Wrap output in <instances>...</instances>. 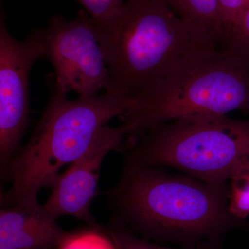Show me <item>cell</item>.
Wrapping results in <instances>:
<instances>
[{"label":"cell","mask_w":249,"mask_h":249,"mask_svg":"<svg viewBox=\"0 0 249 249\" xmlns=\"http://www.w3.org/2000/svg\"><path fill=\"white\" fill-rule=\"evenodd\" d=\"M229 188L160 168L124 166L107 191L113 217L135 235L181 247L223 242L243 220L229 209Z\"/></svg>","instance_id":"6da1fadb"},{"label":"cell","mask_w":249,"mask_h":249,"mask_svg":"<svg viewBox=\"0 0 249 249\" xmlns=\"http://www.w3.org/2000/svg\"><path fill=\"white\" fill-rule=\"evenodd\" d=\"M93 20L109 73L106 92L129 103L203 51L218 49L205 45L166 0H127L111 17Z\"/></svg>","instance_id":"7a4b0ae2"},{"label":"cell","mask_w":249,"mask_h":249,"mask_svg":"<svg viewBox=\"0 0 249 249\" xmlns=\"http://www.w3.org/2000/svg\"><path fill=\"white\" fill-rule=\"evenodd\" d=\"M129 104L106 92L71 101L53 90L27 145L10 163L4 178L12 184L1 193V206L37 197L42 188H52L62 168L81 157L101 129Z\"/></svg>","instance_id":"3957f363"},{"label":"cell","mask_w":249,"mask_h":249,"mask_svg":"<svg viewBox=\"0 0 249 249\" xmlns=\"http://www.w3.org/2000/svg\"><path fill=\"white\" fill-rule=\"evenodd\" d=\"M249 121L201 116L154 124L129 137L124 166L170 167L226 186L246 166Z\"/></svg>","instance_id":"277c9868"},{"label":"cell","mask_w":249,"mask_h":249,"mask_svg":"<svg viewBox=\"0 0 249 249\" xmlns=\"http://www.w3.org/2000/svg\"><path fill=\"white\" fill-rule=\"evenodd\" d=\"M236 110L249 112V70L222 49H207L119 117L131 137L160 123Z\"/></svg>","instance_id":"5b68a950"},{"label":"cell","mask_w":249,"mask_h":249,"mask_svg":"<svg viewBox=\"0 0 249 249\" xmlns=\"http://www.w3.org/2000/svg\"><path fill=\"white\" fill-rule=\"evenodd\" d=\"M42 30L48 59L55 70L54 91L79 98L98 96L106 89L108 69L96 37L94 20L87 11L75 19L55 16Z\"/></svg>","instance_id":"8992f818"},{"label":"cell","mask_w":249,"mask_h":249,"mask_svg":"<svg viewBox=\"0 0 249 249\" xmlns=\"http://www.w3.org/2000/svg\"><path fill=\"white\" fill-rule=\"evenodd\" d=\"M42 30L37 29L22 41L15 39L0 21V168L4 178L18 151L29 124V79L37 60L45 58Z\"/></svg>","instance_id":"52a82bcc"},{"label":"cell","mask_w":249,"mask_h":249,"mask_svg":"<svg viewBox=\"0 0 249 249\" xmlns=\"http://www.w3.org/2000/svg\"><path fill=\"white\" fill-rule=\"evenodd\" d=\"M125 135H128V129L124 124L116 127L105 126L88 150L60 175L44 204L55 219L68 216L89 227L101 226L91 214V206L99 193L101 165L108 153L120 150Z\"/></svg>","instance_id":"ba28073f"},{"label":"cell","mask_w":249,"mask_h":249,"mask_svg":"<svg viewBox=\"0 0 249 249\" xmlns=\"http://www.w3.org/2000/svg\"><path fill=\"white\" fill-rule=\"evenodd\" d=\"M68 233L37 197L0 211V249H55Z\"/></svg>","instance_id":"9c48e42d"},{"label":"cell","mask_w":249,"mask_h":249,"mask_svg":"<svg viewBox=\"0 0 249 249\" xmlns=\"http://www.w3.org/2000/svg\"><path fill=\"white\" fill-rule=\"evenodd\" d=\"M175 14L203 42L222 49L225 33L219 17V0H166Z\"/></svg>","instance_id":"30bf717a"},{"label":"cell","mask_w":249,"mask_h":249,"mask_svg":"<svg viewBox=\"0 0 249 249\" xmlns=\"http://www.w3.org/2000/svg\"><path fill=\"white\" fill-rule=\"evenodd\" d=\"M102 229L110 237L116 249H224L223 242H206L180 249L169 248L139 237L113 217L106 226H102Z\"/></svg>","instance_id":"8fae6325"},{"label":"cell","mask_w":249,"mask_h":249,"mask_svg":"<svg viewBox=\"0 0 249 249\" xmlns=\"http://www.w3.org/2000/svg\"><path fill=\"white\" fill-rule=\"evenodd\" d=\"M222 50L249 70V5L229 33Z\"/></svg>","instance_id":"7c38bea8"},{"label":"cell","mask_w":249,"mask_h":249,"mask_svg":"<svg viewBox=\"0 0 249 249\" xmlns=\"http://www.w3.org/2000/svg\"><path fill=\"white\" fill-rule=\"evenodd\" d=\"M55 249H116L102 226L69 232L66 238Z\"/></svg>","instance_id":"4fadbf2b"},{"label":"cell","mask_w":249,"mask_h":249,"mask_svg":"<svg viewBox=\"0 0 249 249\" xmlns=\"http://www.w3.org/2000/svg\"><path fill=\"white\" fill-rule=\"evenodd\" d=\"M229 182V211L237 219L244 220L249 216V170L245 167Z\"/></svg>","instance_id":"5bb4252c"},{"label":"cell","mask_w":249,"mask_h":249,"mask_svg":"<svg viewBox=\"0 0 249 249\" xmlns=\"http://www.w3.org/2000/svg\"><path fill=\"white\" fill-rule=\"evenodd\" d=\"M249 5V0H219V17L225 33L224 42Z\"/></svg>","instance_id":"9a60e30c"},{"label":"cell","mask_w":249,"mask_h":249,"mask_svg":"<svg viewBox=\"0 0 249 249\" xmlns=\"http://www.w3.org/2000/svg\"><path fill=\"white\" fill-rule=\"evenodd\" d=\"M93 19L103 21L111 17L127 0H76Z\"/></svg>","instance_id":"2e32d148"},{"label":"cell","mask_w":249,"mask_h":249,"mask_svg":"<svg viewBox=\"0 0 249 249\" xmlns=\"http://www.w3.org/2000/svg\"><path fill=\"white\" fill-rule=\"evenodd\" d=\"M246 168L249 170V139L247 142V149H246Z\"/></svg>","instance_id":"e0dca14e"}]
</instances>
